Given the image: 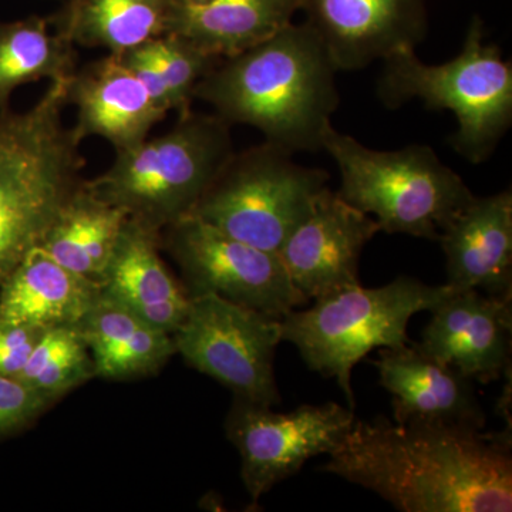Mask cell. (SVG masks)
Returning <instances> with one entry per match:
<instances>
[{
  "mask_svg": "<svg viewBox=\"0 0 512 512\" xmlns=\"http://www.w3.org/2000/svg\"><path fill=\"white\" fill-rule=\"evenodd\" d=\"M177 0H66L53 26L74 45L121 55L167 35Z\"/></svg>",
  "mask_w": 512,
  "mask_h": 512,
  "instance_id": "22",
  "label": "cell"
},
{
  "mask_svg": "<svg viewBox=\"0 0 512 512\" xmlns=\"http://www.w3.org/2000/svg\"><path fill=\"white\" fill-rule=\"evenodd\" d=\"M150 45L173 96L174 110L183 116L191 111L190 104L198 82L221 59L205 55L188 40L170 33L151 40Z\"/></svg>",
  "mask_w": 512,
  "mask_h": 512,
  "instance_id": "26",
  "label": "cell"
},
{
  "mask_svg": "<svg viewBox=\"0 0 512 512\" xmlns=\"http://www.w3.org/2000/svg\"><path fill=\"white\" fill-rule=\"evenodd\" d=\"M43 333L35 326L0 322V375L18 377Z\"/></svg>",
  "mask_w": 512,
  "mask_h": 512,
  "instance_id": "28",
  "label": "cell"
},
{
  "mask_svg": "<svg viewBox=\"0 0 512 512\" xmlns=\"http://www.w3.org/2000/svg\"><path fill=\"white\" fill-rule=\"evenodd\" d=\"M101 293L100 284L33 248L0 289V322L40 329L79 326Z\"/></svg>",
  "mask_w": 512,
  "mask_h": 512,
  "instance_id": "19",
  "label": "cell"
},
{
  "mask_svg": "<svg viewBox=\"0 0 512 512\" xmlns=\"http://www.w3.org/2000/svg\"><path fill=\"white\" fill-rule=\"evenodd\" d=\"M77 328L92 352L94 373L106 379L148 375L177 352L171 333L150 325L103 293Z\"/></svg>",
  "mask_w": 512,
  "mask_h": 512,
  "instance_id": "21",
  "label": "cell"
},
{
  "mask_svg": "<svg viewBox=\"0 0 512 512\" xmlns=\"http://www.w3.org/2000/svg\"><path fill=\"white\" fill-rule=\"evenodd\" d=\"M271 143L234 153L191 215L225 234L275 252L311 212L329 174L303 167Z\"/></svg>",
  "mask_w": 512,
  "mask_h": 512,
  "instance_id": "8",
  "label": "cell"
},
{
  "mask_svg": "<svg viewBox=\"0 0 512 512\" xmlns=\"http://www.w3.org/2000/svg\"><path fill=\"white\" fill-rule=\"evenodd\" d=\"M93 376V359L79 328L59 326L45 330L18 379L55 400Z\"/></svg>",
  "mask_w": 512,
  "mask_h": 512,
  "instance_id": "25",
  "label": "cell"
},
{
  "mask_svg": "<svg viewBox=\"0 0 512 512\" xmlns=\"http://www.w3.org/2000/svg\"><path fill=\"white\" fill-rule=\"evenodd\" d=\"M191 2H195V3H205V2H210V0H191Z\"/></svg>",
  "mask_w": 512,
  "mask_h": 512,
  "instance_id": "30",
  "label": "cell"
},
{
  "mask_svg": "<svg viewBox=\"0 0 512 512\" xmlns=\"http://www.w3.org/2000/svg\"><path fill=\"white\" fill-rule=\"evenodd\" d=\"M338 72L318 33L306 22L289 23L221 59L198 82L194 99L211 104L229 126L255 127L288 153H318L340 103Z\"/></svg>",
  "mask_w": 512,
  "mask_h": 512,
  "instance_id": "2",
  "label": "cell"
},
{
  "mask_svg": "<svg viewBox=\"0 0 512 512\" xmlns=\"http://www.w3.org/2000/svg\"><path fill=\"white\" fill-rule=\"evenodd\" d=\"M454 292L399 276L380 288L362 284L315 301L306 311L282 318V340L298 348L313 372L335 379L355 409L352 370L372 350L407 345V325L416 313L433 311Z\"/></svg>",
  "mask_w": 512,
  "mask_h": 512,
  "instance_id": "7",
  "label": "cell"
},
{
  "mask_svg": "<svg viewBox=\"0 0 512 512\" xmlns=\"http://www.w3.org/2000/svg\"><path fill=\"white\" fill-rule=\"evenodd\" d=\"M380 384L393 397V419L447 421L485 429L487 417L473 380L421 352L417 345L380 349L372 362Z\"/></svg>",
  "mask_w": 512,
  "mask_h": 512,
  "instance_id": "17",
  "label": "cell"
},
{
  "mask_svg": "<svg viewBox=\"0 0 512 512\" xmlns=\"http://www.w3.org/2000/svg\"><path fill=\"white\" fill-rule=\"evenodd\" d=\"M512 295L454 291L431 311L417 348L467 379L491 383L510 369Z\"/></svg>",
  "mask_w": 512,
  "mask_h": 512,
  "instance_id": "14",
  "label": "cell"
},
{
  "mask_svg": "<svg viewBox=\"0 0 512 512\" xmlns=\"http://www.w3.org/2000/svg\"><path fill=\"white\" fill-rule=\"evenodd\" d=\"M67 83L25 113L0 111V289L83 184L80 143L63 120Z\"/></svg>",
  "mask_w": 512,
  "mask_h": 512,
  "instance_id": "3",
  "label": "cell"
},
{
  "mask_svg": "<svg viewBox=\"0 0 512 512\" xmlns=\"http://www.w3.org/2000/svg\"><path fill=\"white\" fill-rule=\"evenodd\" d=\"M446 255L447 282L454 291L512 295V192L476 197L439 239Z\"/></svg>",
  "mask_w": 512,
  "mask_h": 512,
  "instance_id": "16",
  "label": "cell"
},
{
  "mask_svg": "<svg viewBox=\"0 0 512 512\" xmlns=\"http://www.w3.org/2000/svg\"><path fill=\"white\" fill-rule=\"evenodd\" d=\"M150 42L133 47V49L117 56L131 70V73L140 80L141 84L146 87L148 94H150L151 99H153L158 107L167 111L174 110L173 96H171L163 72H161L160 66H158Z\"/></svg>",
  "mask_w": 512,
  "mask_h": 512,
  "instance_id": "29",
  "label": "cell"
},
{
  "mask_svg": "<svg viewBox=\"0 0 512 512\" xmlns=\"http://www.w3.org/2000/svg\"><path fill=\"white\" fill-rule=\"evenodd\" d=\"M128 215L86 187V181L50 225L40 247L53 259L90 281L100 284Z\"/></svg>",
  "mask_w": 512,
  "mask_h": 512,
  "instance_id": "23",
  "label": "cell"
},
{
  "mask_svg": "<svg viewBox=\"0 0 512 512\" xmlns=\"http://www.w3.org/2000/svg\"><path fill=\"white\" fill-rule=\"evenodd\" d=\"M299 10L339 72L416 50L429 33L427 0H301Z\"/></svg>",
  "mask_w": 512,
  "mask_h": 512,
  "instance_id": "13",
  "label": "cell"
},
{
  "mask_svg": "<svg viewBox=\"0 0 512 512\" xmlns=\"http://www.w3.org/2000/svg\"><path fill=\"white\" fill-rule=\"evenodd\" d=\"M53 402L18 377L0 375V434L25 427Z\"/></svg>",
  "mask_w": 512,
  "mask_h": 512,
  "instance_id": "27",
  "label": "cell"
},
{
  "mask_svg": "<svg viewBox=\"0 0 512 512\" xmlns=\"http://www.w3.org/2000/svg\"><path fill=\"white\" fill-rule=\"evenodd\" d=\"M165 229L188 296L212 293L278 319L309 302L275 252L245 244L194 215Z\"/></svg>",
  "mask_w": 512,
  "mask_h": 512,
  "instance_id": "10",
  "label": "cell"
},
{
  "mask_svg": "<svg viewBox=\"0 0 512 512\" xmlns=\"http://www.w3.org/2000/svg\"><path fill=\"white\" fill-rule=\"evenodd\" d=\"M377 96L389 109L419 99L427 109L453 111L457 131L451 146L471 164H480L512 124V63L484 42L483 20L474 16L463 50L450 62L431 66L413 49L386 57Z\"/></svg>",
  "mask_w": 512,
  "mask_h": 512,
  "instance_id": "4",
  "label": "cell"
},
{
  "mask_svg": "<svg viewBox=\"0 0 512 512\" xmlns=\"http://www.w3.org/2000/svg\"><path fill=\"white\" fill-rule=\"evenodd\" d=\"M67 100L77 109L74 136H99L119 151L147 140L151 128L168 111L158 107L146 87L117 55L103 57L74 72L67 83Z\"/></svg>",
  "mask_w": 512,
  "mask_h": 512,
  "instance_id": "15",
  "label": "cell"
},
{
  "mask_svg": "<svg viewBox=\"0 0 512 512\" xmlns=\"http://www.w3.org/2000/svg\"><path fill=\"white\" fill-rule=\"evenodd\" d=\"M229 127L217 114L188 111L164 136L119 151L109 170L86 187L160 232L192 214L235 153Z\"/></svg>",
  "mask_w": 512,
  "mask_h": 512,
  "instance_id": "5",
  "label": "cell"
},
{
  "mask_svg": "<svg viewBox=\"0 0 512 512\" xmlns=\"http://www.w3.org/2000/svg\"><path fill=\"white\" fill-rule=\"evenodd\" d=\"M299 6L301 0H177L168 33L183 37L205 55L225 59L284 29Z\"/></svg>",
  "mask_w": 512,
  "mask_h": 512,
  "instance_id": "20",
  "label": "cell"
},
{
  "mask_svg": "<svg viewBox=\"0 0 512 512\" xmlns=\"http://www.w3.org/2000/svg\"><path fill=\"white\" fill-rule=\"evenodd\" d=\"M511 450L510 427L376 417L355 420L322 470L403 512H510Z\"/></svg>",
  "mask_w": 512,
  "mask_h": 512,
  "instance_id": "1",
  "label": "cell"
},
{
  "mask_svg": "<svg viewBox=\"0 0 512 512\" xmlns=\"http://www.w3.org/2000/svg\"><path fill=\"white\" fill-rule=\"evenodd\" d=\"M52 25L53 18L40 16L0 22V111L9 109L10 96L23 84L66 82L76 72L74 43L50 32Z\"/></svg>",
  "mask_w": 512,
  "mask_h": 512,
  "instance_id": "24",
  "label": "cell"
},
{
  "mask_svg": "<svg viewBox=\"0 0 512 512\" xmlns=\"http://www.w3.org/2000/svg\"><path fill=\"white\" fill-rule=\"evenodd\" d=\"M380 231L376 220L325 188L278 251L293 286L308 301L360 285L363 248Z\"/></svg>",
  "mask_w": 512,
  "mask_h": 512,
  "instance_id": "12",
  "label": "cell"
},
{
  "mask_svg": "<svg viewBox=\"0 0 512 512\" xmlns=\"http://www.w3.org/2000/svg\"><path fill=\"white\" fill-rule=\"evenodd\" d=\"M158 235L156 229L127 218L100 289L107 298L173 335L187 316L190 296L161 261Z\"/></svg>",
  "mask_w": 512,
  "mask_h": 512,
  "instance_id": "18",
  "label": "cell"
},
{
  "mask_svg": "<svg viewBox=\"0 0 512 512\" xmlns=\"http://www.w3.org/2000/svg\"><path fill=\"white\" fill-rule=\"evenodd\" d=\"M177 352L244 402L281 403L274 375L282 319L245 308L212 293L190 296V308L173 333Z\"/></svg>",
  "mask_w": 512,
  "mask_h": 512,
  "instance_id": "9",
  "label": "cell"
},
{
  "mask_svg": "<svg viewBox=\"0 0 512 512\" xmlns=\"http://www.w3.org/2000/svg\"><path fill=\"white\" fill-rule=\"evenodd\" d=\"M322 150L338 164L340 197L375 215L387 234L437 241L441 229L474 198L463 178L424 144L372 150L330 124Z\"/></svg>",
  "mask_w": 512,
  "mask_h": 512,
  "instance_id": "6",
  "label": "cell"
},
{
  "mask_svg": "<svg viewBox=\"0 0 512 512\" xmlns=\"http://www.w3.org/2000/svg\"><path fill=\"white\" fill-rule=\"evenodd\" d=\"M355 420L350 407L333 402L275 413L271 407L235 400L225 427L241 454L242 480L252 504L298 473L309 458L335 450Z\"/></svg>",
  "mask_w": 512,
  "mask_h": 512,
  "instance_id": "11",
  "label": "cell"
}]
</instances>
